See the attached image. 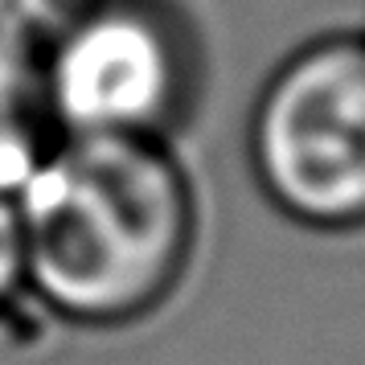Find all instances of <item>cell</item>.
<instances>
[{
    "label": "cell",
    "mask_w": 365,
    "mask_h": 365,
    "mask_svg": "<svg viewBox=\"0 0 365 365\" xmlns=\"http://www.w3.org/2000/svg\"><path fill=\"white\" fill-rule=\"evenodd\" d=\"M267 205L312 234L365 230V37L324 34L267 74L247 123Z\"/></svg>",
    "instance_id": "3957f363"
},
{
    "label": "cell",
    "mask_w": 365,
    "mask_h": 365,
    "mask_svg": "<svg viewBox=\"0 0 365 365\" xmlns=\"http://www.w3.org/2000/svg\"><path fill=\"white\" fill-rule=\"evenodd\" d=\"M29 299L74 329H128L165 304L197 242L173 144L58 135L17 189Z\"/></svg>",
    "instance_id": "6da1fadb"
},
{
    "label": "cell",
    "mask_w": 365,
    "mask_h": 365,
    "mask_svg": "<svg viewBox=\"0 0 365 365\" xmlns=\"http://www.w3.org/2000/svg\"><path fill=\"white\" fill-rule=\"evenodd\" d=\"M361 37H365V34H361Z\"/></svg>",
    "instance_id": "52a82bcc"
},
{
    "label": "cell",
    "mask_w": 365,
    "mask_h": 365,
    "mask_svg": "<svg viewBox=\"0 0 365 365\" xmlns=\"http://www.w3.org/2000/svg\"><path fill=\"white\" fill-rule=\"evenodd\" d=\"M21 299H29V275H25V242L13 197H0V316H9Z\"/></svg>",
    "instance_id": "8992f818"
},
{
    "label": "cell",
    "mask_w": 365,
    "mask_h": 365,
    "mask_svg": "<svg viewBox=\"0 0 365 365\" xmlns=\"http://www.w3.org/2000/svg\"><path fill=\"white\" fill-rule=\"evenodd\" d=\"M53 140L58 132L41 103L37 58L0 37V197H17Z\"/></svg>",
    "instance_id": "277c9868"
},
{
    "label": "cell",
    "mask_w": 365,
    "mask_h": 365,
    "mask_svg": "<svg viewBox=\"0 0 365 365\" xmlns=\"http://www.w3.org/2000/svg\"><path fill=\"white\" fill-rule=\"evenodd\" d=\"M95 0H0V37L25 53H41Z\"/></svg>",
    "instance_id": "5b68a950"
},
{
    "label": "cell",
    "mask_w": 365,
    "mask_h": 365,
    "mask_svg": "<svg viewBox=\"0 0 365 365\" xmlns=\"http://www.w3.org/2000/svg\"><path fill=\"white\" fill-rule=\"evenodd\" d=\"M201 37L181 0H95L37 53L41 103L58 135L156 140L193 119Z\"/></svg>",
    "instance_id": "7a4b0ae2"
}]
</instances>
